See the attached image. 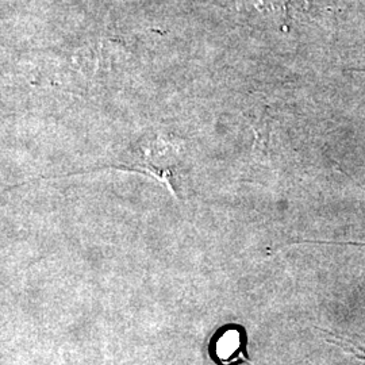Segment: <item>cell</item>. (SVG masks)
Returning <instances> with one entry per match:
<instances>
[{
    "label": "cell",
    "instance_id": "cell-1",
    "mask_svg": "<svg viewBox=\"0 0 365 365\" xmlns=\"http://www.w3.org/2000/svg\"><path fill=\"white\" fill-rule=\"evenodd\" d=\"M214 356L221 365H235L238 363L252 364L247 354V339L242 329L230 327L223 330L214 341Z\"/></svg>",
    "mask_w": 365,
    "mask_h": 365
}]
</instances>
